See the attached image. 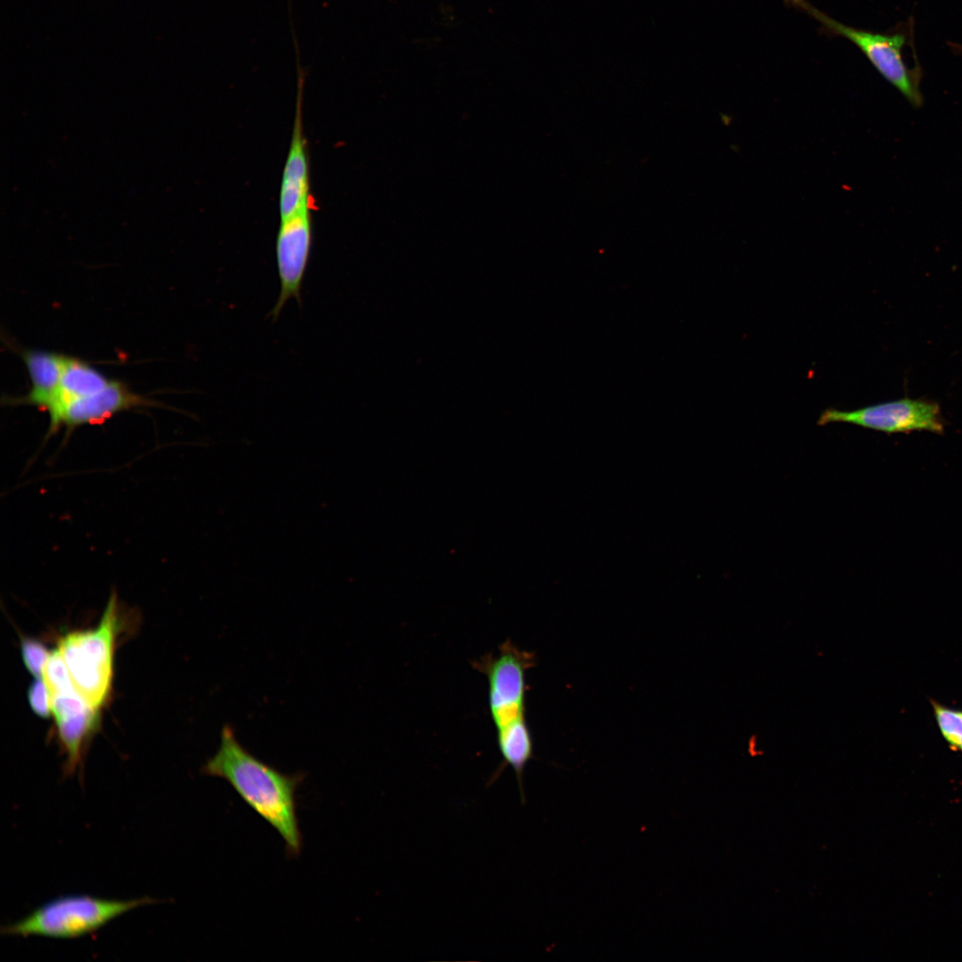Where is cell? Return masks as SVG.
I'll use <instances>...</instances> for the list:
<instances>
[{
	"instance_id": "10",
	"label": "cell",
	"mask_w": 962,
	"mask_h": 962,
	"mask_svg": "<svg viewBox=\"0 0 962 962\" xmlns=\"http://www.w3.org/2000/svg\"><path fill=\"white\" fill-rule=\"evenodd\" d=\"M28 370L31 388L20 397H8L12 405H31L47 412L57 398L66 355L29 349L20 353Z\"/></svg>"
},
{
	"instance_id": "4",
	"label": "cell",
	"mask_w": 962,
	"mask_h": 962,
	"mask_svg": "<svg viewBox=\"0 0 962 962\" xmlns=\"http://www.w3.org/2000/svg\"><path fill=\"white\" fill-rule=\"evenodd\" d=\"M819 21L831 36L843 37L852 42L869 60L876 70L915 107L922 103L918 78L909 70L902 58L905 44L903 35H883L858 29L829 17L807 0H786Z\"/></svg>"
},
{
	"instance_id": "11",
	"label": "cell",
	"mask_w": 962,
	"mask_h": 962,
	"mask_svg": "<svg viewBox=\"0 0 962 962\" xmlns=\"http://www.w3.org/2000/svg\"><path fill=\"white\" fill-rule=\"evenodd\" d=\"M496 730L497 744L503 759V765H510L514 770L524 803L523 774L526 765L534 756L533 738L526 715Z\"/></svg>"
},
{
	"instance_id": "1",
	"label": "cell",
	"mask_w": 962,
	"mask_h": 962,
	"mask_svg": "<svg viewBox=\"0 0 962 962\" xmlns=\"http://www.w3.org/2000/svg\"><path fill=\"white\" fill-rule=\"evenodd\" d=\"M202 772L226 780L245 803L278 832L289 855L300 853L303 840L296 792L304 774H284L259 760L240 744L230 725L222 729L219 747Z\"/></svg>"
},
{
	"instance_id": "15",
	"label": "cell",
	"mask_w": 962,
	"mask_h": 962,
	"mask_svg": "<svg viewBox=\"0 0 962 962\" xmlns=\"http://www.w3.org/2000/svg\"><path fill=\"white\" fill-rule=\"evenodd\" d=\"M29 704L33 712L40 717L48 718L52 713L51 696L45 681L36 678L28 690Z\"/></svg>"
},
{
	"instance_id": "6",
	"label": "cell",
	"mask_w": 962,
	"mask_h": 962,
	"mask_svg": "<svg viewBox=\"0 0 962 962\" xmlns=\"http://www.w3.org/2000/svg\"><path fill=\"white\" fill-rule=\"evenodd\" d=\"M830 423H849L886 434L914 431L942 434L945 428L936 402L909 397L852 411L827 408L819 415L817 424Z\"/></svg>"
},
{
	"instance_id": "8",
	"label": "cell",
	"mask_w": 962,
	"mask_h": 962,
	"mask_svg": "<svg viewBox=\"0 0 962 962\" xmlns=\"http://www.w3.org/2000/svg\"><path fill=\"white\" fill-rule=\"evenodd\" d=\"M151 404L155 402L133 392L121 381L111 379L103 389L69 400L50 412L47 436L62 428L72 430L79 426L101 423L120 412Z\"/></svg>"
},
{
	"instance_id": "5",
	"label": "cell",
	"mask_w": 962,
	"mask_h": 962,
	"mask_svg": "<svg viewBox=\"0 0 962 962\" xmlns=\"http://www.w3.org/2000/svg\"><path fill=\"white\" fill-rule=\"evenodd\" d=\"M534 664V653L510 640L501 644L497 655L485 654L472 663L487 679L488 707L496 730L525 715L526 673Z\"/></svg>"
},
{
	"instance_id": "7",
	"label": "cell",
	"mask_w": 962,
	"mask_h": 962,
	"mask_svg": "<svg viewBox=\"0 0 962 962\" xmlns=\"http://www.w3.org/2000/svg\"><path fill=\"white\" fill-rule=\"evenodd\" d=\"M313 244L310 208L281 221L275 245L280 292L269 313L275 322L290 299L302 306V287Z\"/></svg>"
},
{
	"instance_id": "2",
	"label": "cell",
	"mask_w": 962,
	"mask_h": 962,
	"mask_svg": "<svg viewBox=\"0 0 962 962\" xmlns=\"http://www.w3.org/2000/svg\"><path fill=\"white\" fill-rule=\"evenodd\" d=\"M121 627L118 598L110 597L99 624L93 629L62 636L60 653L76 691L101 711L111 690L115 644Z\"/></svg>"
},
{
	"instance_id": "14",
	"label": "cell",
	"mask_w": 962,
	"mask_h": 962,
	"mask_svg": "<svg viewBox=\"0 0 962 962\" xmlns=\"http://www.w3.org/2000/svg\"><path fill=\"white\" fill-rule=\"evenodd\" d=\"M22 661L27 670L35 678H42L45 664L52 651L40 641L30 638H21L20 641Z\"/></svg>"
},
{
	"instance_id": "3",
	"label": "cell",
	"mask_w": 962,
	"mask_h": 962,
	"mask_svg": "<svg viewBox=\"0 0 962 962\" xmlns=\"http://www.w3.org/2000/svg\"><path fill=\"white\" fill-rule=\"evenodd\" d=\"M150 897L109 900L69 895L53 900L22 919L4 926L2 934L75 939L91 934L119 916L141 906L156 903Z\"/></svg>"
},
{
	"instance_id": "13",
	"label": "cell",
	"mask_w": 962,
	"mask_h": 962,
	"mask_svg": "<svg viewBox=\"0 0 962 962\" xmlns=\"http://www.w3.org/2000/svg\"><path fill=\"white\" fill-rule=\"evenodd\" d=\"M929 703L942 738L950 750L962 753V709L946 705L933 698H929Z\"/></svg>"
},
{
	"instance_id": "9",
	"label": "cell",
	"mask_w": 962,
	"mask_h": 962,
	"mask_svg": "<svg viewBox=\"0 0 962 962\" xmlns=\"http://www.w3.org/2000/svg\"><path fill=\"white\" fill-rule=\"evenodd\" d=\"M298 61V94L296 113L290 146L282 173L279 210L281 221L286 220L311 207L310 170L307 143L304 135L302 100L305 72L302 69L298 47L296 46Z\"/></svg>"
},
{
	"instance_id": "12",
	"label": "cell",
	"mask_w": 962,
	"mask_h": 962,
	"mask_svg": "<svg viewBox=\"0 0 962 962\" xmlns=\"http://www.w3.org/2000/svg\"><path fill=\"white\" fill-rule=\"evenodd\" d=\"M110 380L90 363L76 357L66 356L57 398L47 413L69 400L103 389Z\"/></svg>"
}]
</instances>
